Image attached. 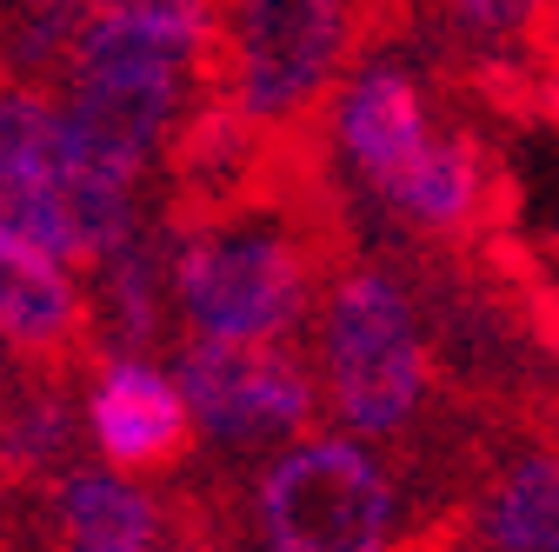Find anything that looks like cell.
<instances>
[{"label":"cell","instance_id":"6da1fadb","mask_svg":"<svg viewBox=\"0 0 559 552\" xmlns=\"http://www.w3.org/2000/svg\"><path fill=\"white\" fill-rule=\"evenodd\" d=\"M326 380L354 433H400L427 393V353L406 293L373 266L340 273L326 300Z\"/></svg>","mask_w":559,"mask_h":552},{"label":"cell","instance_id":"7a4b0ae2","mask_svg":"<svg viewBox=\"0 0 559 552\" xmlns=\"http://www.w3.org/2000/svg\"><path fill=\"white\" fill-rule=\"evenodd\" d=\"M174 293L206 339H280L307 313V260L280 233L180 220Z\"/></svg>","mask_w":559,"mask_h":552},{"label":"cell","instance_id":"3957f363","mask_svg":"<svg viewBox=\"0 0 559 552\" xmlns=\"http://www.w3.org/2000/svg\"><path fill=\"white\" fill-rule=\"evenodd\" d=\"M266 552H386L393 487L354 440H307L260 479Z\"/></svg>","mask_w":559,"mask_h":552},{"label":"cell","instance_id":"277c9868","mask_svg":"<svg viewBox=\"0 0 559 552\" xmlns=\"http://www.w3.org/2000/svg\"><path fill=\"white\" fill-rule=\"evenodd\" d=\"M346 34H354L346 0H234L227 87L260 127L300 120L340 67Z\"/></svg>","mask_w":559,"mask_h":552},{"label":"cell","instance_id":"5b68a950","mask_svg":"<svg viewBox=\"0 0 559 552\" xmlns=\"http://www.w3.org/2000/svg\"><path fill=\"white\" fill-rule=\"evenodd\" d=\"M187 412L221 440H273L300 433L313 420V380L307 367L273 339H206L180 353Z\"/></svg>","mask_w":559,"mask_h":552},{"label":"cell","instance_id":"8992f818","mask_svg":"<svg viewBox=\"0 0 559 552\" xmlns=\"http://www.w3.org/2000/svg\"><path fill=\"white\" fill-rule=\"evenodd\" d=\"M180 100V74H74V100H67V167L100 173L133 187V173L147 167V154L167 141Z\"/></svg>","mask_w":559,"mask_h":552},{"label":"cell","instance_id":"52a82bcc","mask_svg":"<svg viewBox=\"0 0 559 552\" xmlns=\"http://www.w3.org/2000/svg\"><path fill=\"white\" fill-rule=\"evenodd\" d=\"M87 427H94V446L120 472H167L180 459V446H187V393L154 360L114 353L94 373Z\"/></svg>","mask_w":559,"mask_h":552},{"label":"cell","instance_id":"ba28073f","mask_svg":"<svg viewBox=\"0 0 559 552\" xmlns=\"http://www.w3.org/2000/svg\"><path fill=\"white\" fill-rule=\"evenodd\" d=\"M0 339L27 360H67L87 347V300L53 253L0 233Z\"/></svg>","mask_w":559,"mask_h":552},{"label":"cell","instance_id":"9c48e42d","mask_svg":"<svg viewBox=\"0 0 559 552\" xmlns=\"http://www.w3.org/2000/svg\"><path fill=\"white\" fill-rule=\"evenodd\" d=\"M333 120H340L346 160H354L373 187H386L419 147H427V107H419V87H413L406 67H386V60L360 67L354 87L340 94Z\"/></svg>","mask_w":559,"mask_h":552},{"label":"cell","instance_id":"30bf717a","mask_svg":"<svg viewBox=\"0 0 559 552\" xmlns=\"http://www.w3.org/2000/svg\"><path fill=\"white\" fill-rule=\"evenodd\" d=\"M400 214L413 227H427V233H460L479 220V206H486V160L479 147L466 141V133H447V141H433L427 133V147H419L386 187H380Z\"/></svg>","mask_w":559,"mask_h":552},{"label":"cell","instance_id":"8fae6325","mask_svg":"<svg viewBox=\"0 0 559 552\" xmlns=\"http://www.w3.org/2000/svg\"><path fill=\"white\" fill-rule=\"evenodd\" d=\"M60 532L74 552H147L154 506L133 479L81 466V472L60 479Z\"/></svg>","mask_w":559,"mask_h":552},{"label":"cell","instance_id":"7c38bea8","mask_svg":"<svg viewBox=\"0 0 559 552\" xmlns=\"http://www.w3.org/2000/svg\"><path fill=\"white\" fill-rule=\"evenodd\" d=\"M486 539L500 552H559V459L533 453L520 459L493 500H486Z\"/></svg>","mask_w":559,"mask_h":552},{"label":"cell","instance_id":"4fadbf2b","mask_svg":"<svg viewBox=\"0 0 559 552\" xmlns=\"http://www.w3.org/2000/svg\"><path fill=\"white\" fill-rule=\"evenodd\" d=\"M74 440V412H67L47 386L21 393L0 406V479H34L40 466H53Z\"/></svg>","mask_w":559,"mask_h":552},{"label":"cell","instance_id":"5bb4252c","mask_svg":"<svg viewBox=\"0 0 559 552\" xmlns=\"http://www.w3.org/2000/svg\"><path fill=\"white\" fill-rule=\"evenodd\" d=\"M0 167L53 180L67 167V120L40 94H0Z\"/></svg>","mask_w":559,"mask_h":552},{"label":"cell","instance_id":"9a60e30c","mask_svg":"<svg viewBox=\"0 0 559 552\" xmlns=\"http://www.w3.org/2000/svg\"><path fill=\"white\" fill-rule=\"evenodd\" d=\"M100 266H107V300H114L107 326H114V339H120V353H140V347L154 339V253L140 247V240H127V247L107 253Z\"/></svg>","mask_w":559,"mask_h":552},{"label":"cell","instance_id":"2e32d148","mask_svg":"<svg viewBox=\"0 0 559 552\" xmlns=\"http://www.w3.org/2000/svg\"><path fill=\"white\" fill-rule=\"evenodd\" d=\"M94 14H127V21H154L187 40L214 47V0H94Z\"/></svg>","mask_w":559,"mask_h":552},{"label":"cell","instance_id":"e0dca14e","mask_svg":"<svg viewBox=\"0 0 559 552\" xmlns=\"http://www.w3.org/2000/svg\"><path fill=\"white\" fill-rule=\"evenodd\" d=\"M546 0H447V14L473 34H526Z\"/></svg>","mask_w":559,"mask_h":552},{"label":"cell","instance_id":"ac0fdd59","mask_svg":"<svg viewBox=\"0 0 559 552\" xmlns=\"http://www.w3.org/2000/svg\"><path fill=\"white\" fill-rule=\"evenodd\" d=\"M526 40H533V60H546L552 74H559V0H546V8H539V21L526 27Z\"/></svg>","mask_w":559,"mask_h":552},{"label":"cell","instance_id":"d6986e66","mask_svg":"<svg viewBox=\"0 0 559 552\" xmlns=\"http://www.w3.org/2000/svg\"><path fill=\"white\" fill-rule=\"evenodd\" d=\"M21 8H53V14H74V21H87V14H94V0H21Z\"/></svg>","mask_w":559,"mask_h":552},{"label":"cell","instance_id":"ffe728a7","mask_svg":"<svg viewBox=\"0 0 559 552\" xmlns=\"http://www.w3.org/2000/svg\"><path fill=\"white\" fill-rule=\"evenodd\" d=\"M539 320L552 326V347H559V300H539Z\"/></svg>","mask_w":559,"mask_h":552}]
</instances>
